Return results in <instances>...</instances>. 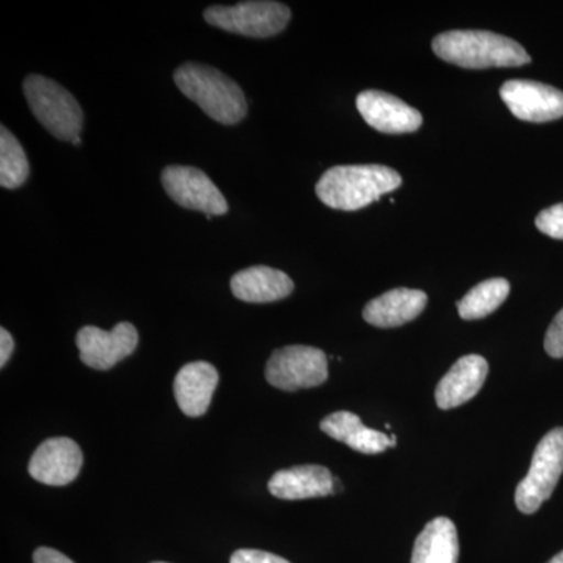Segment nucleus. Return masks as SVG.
I'll list each match as a JSON object with an SVG mask.
<instances>
[{"mask_svg": "<svg viewBox=\"0 0 563 563\" xmlns=\"http://www.w3.org/2000/svg\"><path fill=\"white\" fill-rule=\"evenodd\" d=\"M402 177L383 165L333 166L317 184V196L333 210L355 211L398 190Z\"/></svg>", "mask_w": 563, "mask_h": 563, "instance_id": "obj_1", "label": "nucleus"}, {"mask_svg": "<svg viewBox=\"0 0 563 563\" xmlns=\"http://www.w3.org/2000/svg\"><path fill=\"white\" fill-rule=\"evenodd\" d=\"M432 49L443 62L466 69L517 68L531 63L520 43L487 31H450L432 41Z\"/></svg>", "mask_w": 563, "mask_h": 563, "instance_id": "obj_2", "label": "nucleus"}, {"mask_svg": "<svg viewBox=\"0 0 563 563\" xmlns=\"http://www.w3.org/2000/svg\"><path fill=\"white\" fill-rule=\"evenodd\" d=\"M181 95L221 124H239L247 114L244 92L235 80L201 63H185L174 73Z\"/></svg>", "mask_w": 563, "mask_h": 563, "instance_id": "obj_3", "label": "nucleus"}, {"mask_svg": "<svg viewBox=\"0 0 563 563\" xmlns=\"http://www.w3.org/2000/svg\"><path fill=\"white\" fill-rule=\"evenodd\" d=\"M24 95L36 120L55 139L70 143L80 139L84 111L76 98L62 85L33 74L24 80Z\"/></svg>", "mask_w": 563, "mask_h": 563, "instance_id": "obj_4", "label": "nucleus"}, {"mask_svg": "<svg viewBox=\"0 0 563 563\" xmlns=\"http://www.w3.org/2000/svg\"><path fill=\"white\" fill-rule=\"evenodd\" d=\"M563 474V428L547 433L533 451L531 468L515 492L521 514L531 515L553 495Z\"/></svg>", "mask_w": 563, "mask_h": 563, "instance_id": "obj_5", "label": "nucleus"}, {"mask_svg": "<svg viewBox=\"0 0 563 563\" xmlns=\"http://www.w3.org/2000/svg\"><path fill=\"white\" fill-rule=\"evenodd\" d=\"M203 18L214 27L251 36L269 38L279 35L291 20V11L279 2H240L236 5H213L203 11Z\"/></svg>", "mask_w": 563, "mask_h": 563, "instance_id": "obj_6", "label": "nucleus"}, {"mask_svg": "<svg viewBox=\"0 0 563 563\" xmlns=\"http://www.w3.org/2000/svg\"><path fill=\"white\" fill-rule=\"evenodd\" d=\"M265 374L273 387L284 391L320 387L328 380V357L318 347L292 344L273 352Z\"/></svg>", "mask_w": 563, "mask_h": 563, "instance_id": "obj_7", "label": "nucleus"}, {"mask_svg": "<svg viewBox=\"0 0 563 563\" xmlns=\"http://www.w3.org/2000/svg\"><path fill=\"white\" fill-rule=\"evenodd\" d=\"M162 184L174 202L188 210H198L207 217L228 213L229 203L220 188L199 168L168 166L163 169Z\"/></svg>", "mask_w": 563, "mask_h": 563, "instance_id": "obj_8", "label": "nucleus"}, {"mask_svg": "<svg viewBox=\"0 0 563 563\" xmlns=\"http://www.w3.org/2000/svg\"><path fill=\"white\" fill-rule=\"evenodd\" d=\"M139 344V332L131 322H120L111 331L87 325L77 333L80 361L90 368H113L117 363L133 354Z\"/></svg>", "mask_w": 563, "mask_h": 563, "instance_id": "obj_9", "label": "nucleus"}, {"mask_svg": "<svg viewBox=\"0 0 563 563\" xmlns=\"http://www.w3.org/2000/svg\"><path fill=\"white\" fill-rule=\"evenodd\" d=\"M514 117L528 122H550L563 117V91L533 80H509L499 90Z\"/></svg>", "mask_w": 563, "mask_h": 563, "instance_id": "obj_10", "label": "nucleus"}, {"mask_svg": "<svg viewBox=\"0 0 563 563\" xmlns=\"http://www.w3.org/2000/svg\"><path fill=\"white\" fill-rule=\"evenodd\" d=\"M81 465L84 454L79 444L66 437H58L40 444L29 463V473L41 484L63 487L79 476Z\"/></svg>", "mask_w": 563, "mask_h": 563, "instance_id": "obj_11", "label": "nucleus"}, {"mask_svg": "<svg viewBox=\"0 0 563 563\" xmlns=\"http://www.w3.org/2000/svg\"><path fill=\"white\" fill-rule=\"evenodd\" d=\"M355 103L366 124L372 125L377 132L399 135L417 132L422 125L420 111L388 92L362 91Z\"/></svg>", "mask_w": 563, "mask_h": 563, "instance_id": "obj_12", "label": "nucleus"}, {"mask_svg": "<svg viewBox=\"0 0 563 563\" xmlns=\"http://www.w3.org/2000/svg\"><path fill=\"white\" fill-rule=\"evenodd\" d=\"M487 376L488 363L481 355L472 354L459 358L437 385V406L442 410H451L472 401L484 387Z\"/></svg>", "mask_w": 563, "mask_h": 563, "instance_id": "obj_13", "label": "nucleus"}, {"mask_svg": "<svg viewBox=\"0 0 563 563\" xmlns=\"http://www.w3.org/2000/svg\"><path fill=\"white\" fill-rule=\"evenodd\" d=\"M428 306V295L412 288H395L377 296L363 309V320L376 328H399L420 317Z\"/></svg>", "mask_w": 563, "mask_h": 563, "instance_id": "obj_14", "label": "nucleus"}, {"mask_svg": "<svg viewBox=\"0 0 563 563\" xmlns=\"http://www.w3.org/2000/svg\"><path fill=\"white\" fill-rule=\"evenodd\" d=\"M220 383V374L209 362H192L177 373L174 395L181 412L202 417L209 410L211 396Z\"/></svg>", "mask_w": 563, "mask_h": 563, "instance_id": "obj_15", "label": "nucleus"}, {"mask_svg": "<svg viewBox=\"0 0 563 563\" xmlns=\"http://www.w3.org/2000/svg\"><path fill=\"white\" fill-rule=\"evenodd\" d=\"M273 496L287 501L324 498L333 493V476L325 466L302 465L280 470L268 483Z\"/></svg>", "mask_w": 563, "mask_h": 563, "instance_id": "obj_16", "label": "nucleus"}, {"mask_svg": "<svg viewBox=\"0 0 563 563\" xmlns=\"http://www.w3.org/2000/svg\"><path fill=\"white\" fill-rule=\"evenodd\" d=\"M233 296L240 301L265 303L288 298L295 290L291 277L269 266H252L232 277Z\"/></svg>", "mask_w": 563, "mask_h": 563, "instance_id": "obj_17", "label": "nucleus"}, {"mask_svg": "<svg viewBox=\"0 0 563 563\" xmlns=\"http://www.w3.org/2000/svg\"><path fill=\"white\" fill-rule=\"evenodd\" d=\"M320 428L336 442H342L362 454H380L398 443L396 435L388 437L387 433L366 428L357 415L346 410L329 415L321 421Z\"/></svg>", "mask_w": 563, "mask_h": 563, "instance_id": "obj_18", "label": "nucleus"}, {"mask_svg": "<svg viewBox=\"0 0 563 563\" xmlns=\"http://www.w3.org/2000/svg\"><path fill=\"white\" fill-rule=\"evenodd\" d=\"M459 536L450 518L429 521L415 542L412 563H459Z\"/></svg>", "mask_w": 563, "mask_h": 563, "instance_id": "obj_19", "label": "nucleus"}, {"mask_svg": "<svg viewBox=\"0 0 563 563\" xmlns=\"http://www.w3.org/2000/svg\"><path fill=\"white\" fill-rule=\"evenodd\" d=\"M510 284L503 277L481 282L457 303L462 320H481L495 312L509 298Z\"/></svg>", "mask_w": 563, "mask_h": 563, "instance_id": "obj_20", "label": "nucleus"}, {"mask_svg": "<svg viewBox=\"0 0 563 563\" xmlns=\"http://www.w3.org/2000/svg\"><path fill=\"white\" fill-rule=\"evenodd\" d=\"M31 165L20 141L2 125L0 128V185L9 190L20 188L29 179Z\"/></svg>", "mask_w": 563, "mask_h": 563, "instance_id": "obj_21", "label": "nucleus"}, {"mask_svg": "<svg viewBox=\"0 0 563 563\" xmlns=\"http://www.w3.org/2000/svg\"><path fill=\"white\" fill-rule=\"evenodd\" d=\"M536 225L544 235L563 240V202L540 211Z\"/></svg>", "mask_w": 563, "mask_h": 563, "instance_id": "obj_22", "label": "nucleus"}, {"mask_svg": "<svg viewBox=\"0 0 563 563\" xmlns=\"http://www.w3.org/2000/svg\"><path fill=\"white\" fill-rule=\"evenodd\" d=\"M544 351L553 358H563V309L555 314L544 336Z\"/></svg>", "mask_w": 563, "mask_h": 563, "instance_id": "obj_23", "label": "nucleus"}, {"mask_svg": "<svg viewBox=\"0 0 563 563\" xmlns=\"http://www.w3.org/2000/svg\"><path fill=\"white\" fill-rule=\"evenodd\" d=\"M231 563H290L279 555L258 550H239L232 554Z\"/></svg>", "mask_w": 563, "mask_h": 563, "instance_id": "obj_24", "label": "nucleus"}, {"mask_svg": "<svg viewBox=\"0 0 563 563\" xmlns=\"http://www.w3.org/2000/svg\"><path fill=\"white\" fill-rule=\"evenodd\" d=\"M33 562L35 563H74L60 551L52 550V548H38L33 554Z\"/></svg>", "mask_w": 563, "mask_h": 563, "instance_id": "obj_25", "label": "nucleus"}, {"mask_svg": "<svg viewBox=\"0 0 563 563\" xmlns=\"http://www.w3.org/2000/svg\"><path fill=\"white\" fill-rule=\"evenodd\" d=\"M14 350L13 336L7 329H0V366H5L10 361L11 352Z\"/></svg>", "mask_w": 563, "mask_h": 563, "instance_id": "obj_26", "label": "nucleus"}, {"mask_svg": "<svg viewBox=\"0 0 563 563\" xmlns=\"http://www.w3.org/2000/svg\"><path fill=\"white\" fill-rule=\"evenodd\" d=\"M548 563H563V551H562V553L554 555V558L551 559V561Z\"/></svg>", "mask_w": 563, "mask_h": 563, "instance_id": "obj_27", "label": "nucleus"}, {"mask_svg": "<svg viewBox=\"0 0 563 563\" xmlns=\"http://www.w3.org/2000/svg\"><path fill=\"white\" fill-rule=\"evenodd\" d=\"M154 563H165V562H154Z\"/></svg>", "mask_w": 563, "mask_h": 563, "instance_id": "obj_28", "label": "nucleus"}]
</instances>
